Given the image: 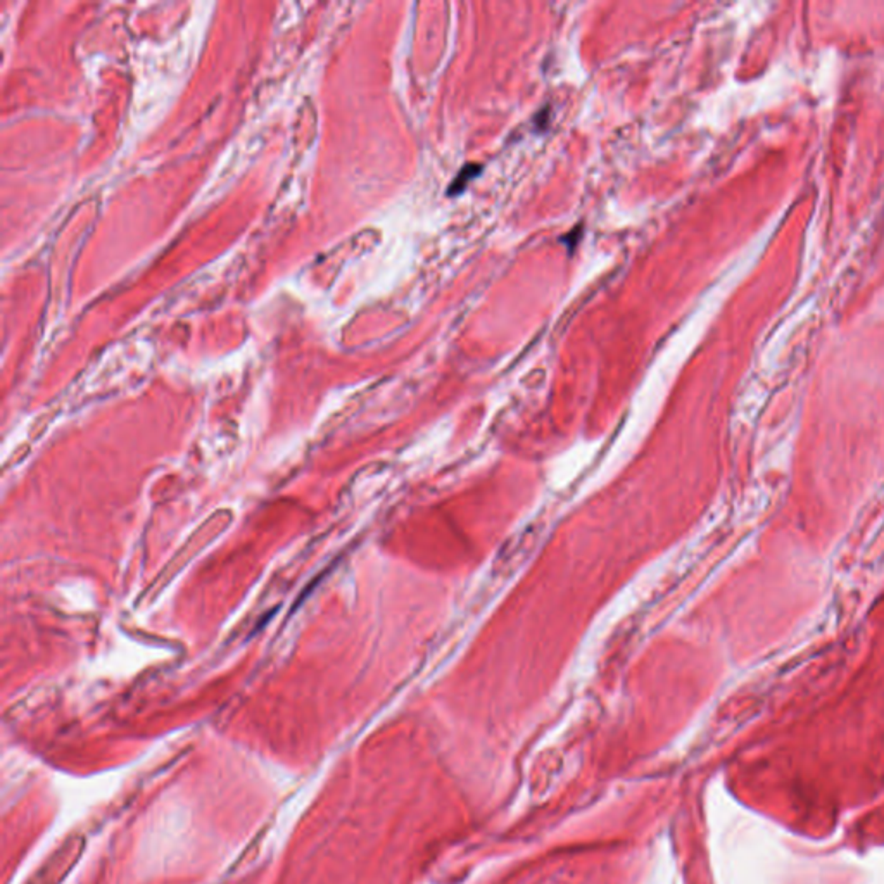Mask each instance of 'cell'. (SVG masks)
Here are the masks:
<instances>
[{"instance_id": "obj_1", "label": "cell", "mask_w": 884, "mask_h": 884, "mask_svg": "<svg viewBox=\"0 0 884 884\" xmlns=\"http://www.w3.org/2000/svg\"><path fill=\"white\" fill-rule=\"evenodd\" d=\"M482 173V164H467L463 166L462 169H460V173L456 175L455 180H452V184L450 189H447V196L455 197L460 196V194L463 192L465 189H467V185L470 184L473 178H477Z\"/></svg>"}]
</instances>
